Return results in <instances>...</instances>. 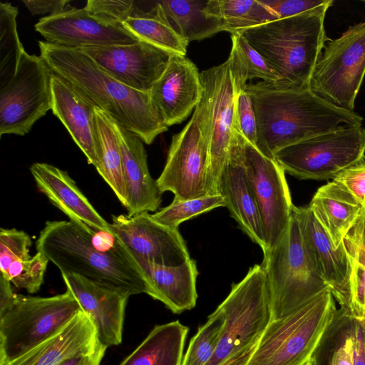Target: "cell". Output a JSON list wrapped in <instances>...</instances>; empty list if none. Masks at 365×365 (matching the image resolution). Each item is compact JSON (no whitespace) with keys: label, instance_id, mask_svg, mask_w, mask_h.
Here are the masks:
<instances>
[{"label":"cell","instance_id":"22","mask_svg":"<svg viewBox=\"0 0 365 365\" xmlns=\"http://www.w3.org/2000/svg\"><path fill=\"white\" fill-rule=\"evenodd\" d=\"M111 120L122 156L127 215L154 212L161 204L162 192L150 174L144 142L134 133Z\"/></svg>","mask_w":365,"mask_h":365},{"label":"cell","instance_id":"36","mask_svg":"<svg viewBox=\"0 0 365 365\" xmlns=\"http://www.w3.org/2000/svg\"><path fill=\"white\" fill-rule=\"evenodd\" d=\"M231 37L232 46L227 61L236 91L243 88L248 80L255 78L279 83L273 68L239 32Z\"/></svg>","mask_w":365,"mask_h":365},{"label":"cell","instance_id":"25","mask_svg":"<svg viewBox=\"0 0 365 365\" xmlns=\"http://www.w3.org/2000/svg\"><path fill=\"white\" fill-rule=\"evenodd\" d=\"M51 110L65 126L89 164L96 166L98 145L94 123L96 106L67 81L53 73Z\"/></svg>","mask_w":365,"mask_h":365},{"label":"cell","instance_id":"10","mask_svg":"<svg viewBox=\"0 0 365 365\" xmlns=\"http://www.w3.org/2000/svg\"><path fill=\"white\" fill-rule=\"evenodd\" d=\"M365 129L347 126L319 134L278 150L274 160L299 179H334L365 160Z\"/></svg>","mask_w":365,"mask_h":365},{"label":"cell","instance_id":"39","mask_svg":"<svg viewBox=\"0 0 365 365\" xmlns=\"http://www.w3.org/2000/svg\"><path fill=\"white\" fill-rule=\"evenodd\" d=\"M220 207H225V203L219 194L185 200L173 199L168 206L152 215L161 224L178 228L182 222Z\"/></svg>","mask_w":365,"mask_h":365},{"label":"cell","instance_id":"28","mask_svg":"<svg viewBox=\"0 0 365 365\" xmlns=\"http://www.w3.org/2000/svg\"><path fill=\"white\" fill-rule=\"evenodd\" d=\"M312 356L316 365H365V319L337 309Z\"/></svg>","mask_w":365,"mask_h":365},{"label":"cell","instance_id":"27","mask_svg":"<svg viewBox=\"0 0 365 365\" xmlns=\"http://www.w3.org/2000/svg\"><path fill=\"white\" fill-rule=\"evenodd\" d=\"M30 236L15 228L0 230L1 276L19 289L37 292L43 283L48 260L41 253L30 255Z\"/></svg>","mask_w":365,"mask_h":365},{"label":"cell","instance_id":"37","mask_svg":"<svg viewBox=\"0 0 365 365\" xmlns=\"http://www.w3.org/2000/svg\"><path fill=\"white\" fill-rule=\"evenodd\" d=\"M18 9L9 2L0 4V88L16 74L25 52L18 31Z\"/></svg>","mask_w":365,"mask_h":365},{"label":"cell","instance_id":"44","mask_svg":"<svg viewBox=\"0 0 365 365\" xmlns=\"http://www.w3.org/2000/svg\"><path fill=\"white\" fill-rule=\"evenodd\" d=\"M32 15H53L67 9L69 0H23Z\"/></svg>","mask_w":365,"mask_h":365},{"label":"cell","instance_id":"20","mask_svg":"<svg viewBox=\"0 0 365 365\" xmlns=\"http://www.w3.org/2000/svg\"><path fill=\"white\" fill-rule=\"evenodd\" d=\"M150 94L154 107L168 127L182 122L202 98L198 69L186 56L173 53Z\"/></svg>","mask_w":365,"mask_h":365},{"label":"cell","instance_id":"34","mask_svg":"<svg viewBox=\"0 0 365 365\" xmlns=\"http://www.w3.org/2000/svg\"><path fill=\"white\" fill-rule=\"evenodd\" d=\"M350 263L346 310L354 317L365 319V209L344 239Z\"/></svg>","mask_w":365,"mask_h":365},{"label":"cell","instance_id":"41","mask_svg":"<svg viewBox=\"0 0 365 365\" xmlns=\"http://www.w3.org/2000/svg\"><path fill=\"white\" fill-rule=\"evenodd\" d=\"M234 129L239 131L251 144L257 147V125L250 96L245 87L236 91Z\"/></svg>","mask_w":365,"mask_h":365},{"label":"cell","instance_id":"2","mask_svg":"<svg viewBox=\"0 0 365 365\" xmlns=\"http://www.w3.org/2000/svg\"><path fill=\"white\" fill-rule=\"evenodd\" d=\"M257 118V148L274 159L280 149L311 137L347 127L361 125L354 111L335 107L309 88L296 89L260 81L247 84Z\"/></svg>","mask_w":365,"mask_h":365},{"label":"cell","instance_id":"19","mask_svg":"<svg viewBox=\"0 0 365 365\" xmlns=\"http://www.w3.org/2000/svg\"><path fill=\"white\" fill-rule=\"evenodd\" d=\"M66 289L93 323L99 344L108 348L122 341L129 295L75 274H61Z\"/></svg>","mask_w":365,"mask_h":365},{"label":"cell","instance_id":"31","mask_svg":"<svg viewBox=\"0 0 365 365\" xmlns=\"http://www.w3.org/2000/svg\"><path fill=\"white\" fill-rule=\"evenodd\" d=\"M170 26L188 43L222 31V24L207 11L208 0L157 1Z\"/></svg>","mask_w":365,"mask_h":365},{"label":"cell","instance_id":"30","mask_svg":"<svg viewBox=\"0 0 365 365\" xmlns=\"http://www.w3.org/2000/svg\"><path fill=\"white\" fill-rule=\"evenodd\" d=\"M188 331L178 320L155 325L119 365H181Z\"/></svg>","mask_w":365,"mask_h":365},{"label":"cell","instance_id":"15","mask_svg":"<svg viewBox=\"0 0 365 365\" xmlns=\"http://www.w3.org/2000/svg\"><path fill=\"white\" fill-rule=\"evenodd\" d=\"M110 235L128 252L163 266H178L190 259L178 228L158 222L149 212L112 215Z\"/></svg>","mask_w":365,"mask_h":365},{"label":"cell","instance_id":"14","mask_svg":"<svg viewBox=\"0 0 365 365\" xmlns=\"http://www.w3.org/2000/svg\"><path fill=\"white\" fill-rule=\"evenodd\" d=\"M210 116V195L217 194L218 180L228 157L235 118L236 89L229 62L200 73Z\"/></svg>","mask_w":365,"mask_h":365},{"label":"cell","instance_id":"6","mask_svg":"<svg viewBox=\"0 0 365 365\" xmlns=\"http://www.w3.org/2000/svg\"><path fill=\"white\" fill-rule=\"evenodd\" d=\"M263 255L271 321L289 315L330 289L314 264L293 209L286 232Z\"/></svg>","mask_w":365,"mask_h":365},{"label":"cell","instance_id":"35","mask_svg":"<svg viewBox=\"0 0 365 365\" xmlns=\"http://www.w3.org/2000/svg\"><path fill=\"white\" fill-rule=\"evenodd\" d=\"M207 11L231 34L278 19L260 0H208Z\"/></svg>","mask_w":365,"mask_h":365},{"label":"cell","instance_id":"21","mask_svg":"<svg viewBox=\"0 0 365 365\" xmlns=\"http://www.w3.org/2000/svg\"><path fill=\"white\" fill-rule=\"evenodd\" d=\"M302 231L314 264L329 287L340 307L346 309L349 298L350 263L344 242L335 247L309 207L294 205Z\"/></svg>","mask_w":365,"mask_h":365},{"label":"cell","instance_id":"47","mask_svg":"<svg viewBox=\"0 0 365 365\" xmlns=\"http://www.w3.org/2000/svg\"><path fill=\"white\" fill-rule=\"evenodd\" d=\"M303 365H316V361L313 356H312Z\"/></svg>","mask_w":365,"mask_h":365},{"label":"cell","instance_id":"8","mask_svg":"<svg viewBox=\"0 0 365 365\" xmlns=\"http://www.w3.org/2000/svg\"><path fill=\"white\" fill-rule=\"evenodd\" d=\"M225 322L218 346L206 365H222L257 343L271 322L269 292L261 264L251 267L238 283L232 284L217 307Z\"/></svg>","mask_w":365,"mask_h":365},{"label":"cell","instance_id":"18","mask_svg":"<svg viewBox=\"0 0 365 365\" xmlns=\"http://www.w3.org/2000/svg\"><path fill=\"white\" fill-rule=\"evenodd\" d=\"M217 194L240 228L263 250L265 247L261 217L243 158V135L233 128L227 159L221 172Z\"/></svg>","mask_w":365,"mask_h":365},{"label":"cell","instance_id":"29","mask_svg":"<svg viewBox=\"0 0 365 365\" xmlns=\"http://www.w3.org/2000/svg\"><path fill=\"white\" fill-rule=\"evenodd\" d=\"M308 207L335 247L344 242L363 210L354 195L334 180L318 189Z\"/></svg>","mask_w":365,"mask_h":365},{"label":"cell","instance_id":"12","mask_svg":"<svg viewBox=\"0 0 365 365\" xmlns=\"http://www.w3.org/2000/svg\"><path fill=\"white\" fill-rule=\"evenodd\" d=\"M53 72L41 56L24 52L16 74L0 88V135L24 136L51 110Z\"/></svg>","mask_w":365,"mask_h":365},{"label":"cell","instance_id":"1","mask_svg":"<svg viewBox=\"0 0 365 365\" xmlns=\"http://www.w3.org/2000/svg\"><path fill=\"white\" fill-rule=\"evenodd\" d=\"M71 220L47 221L36 241L37 252L61 274H75L120 290L130 297L150 288L136 263L111 235Z\"/></svg>","mask_w":365,"mask_h":365},{"label":"cell","instance_id":"42","mask_svg":"<svg viewBox=\"0 0 365 365\" xmlns=\"http://www.w3.org/2000/svg\"><path fill=\"white\" fill-rule=\"evenodd\" d=\"M333 180L346 188L365 209V160L346 170Z\"/></svg>","mask_w":365,"mask_h":365},{"label":"cell","instance_id":"26","mask_svg":"<svg viewBox=\"0 0 365 365\" xmlns=\"http://www.w3.org/2000/svg\"><path fill=\"white\" fill-rule=\"evenodd\" d=\"M100 345L93 323L81 311L58 332L6 365H58L93 354Z\"/></svg>","mask_w":365,"mask_h":365},{"label":"cell","instance_id":"16","mask_svg":"<svg viewBox=\"0 0 365 365\" xmlns=\"http://www.w3.org/2000/svg\"><path fill=\"white\" fill-rule=\"evenodd\" d=\"M80 49L116 80L145 93L163 74L173 53L142 40Z\"/></svg>","mask_w":365,"mask_h":365},{"label":"cell","instance_id":"3","mask_svg":"<svg viewBox=\"0 0 365 365\" xmlns=\"http://www.w3.org/2000/svg\"><path fill=\"white\" fill-rule=\"evenodd\" d=\"M38 43L40 56L53 73L144 143L151 144L168 130L150 93L135 90L116 80L81 49L43 41Z\"/></svg>","mask_w":365,"mask_h":365},{"label":"cell","instance_id":"11","mask_svg":"<svg viewBox=\"0 0 365 365\" xmlns=\"http://www.w3.org/2000/svg\"><path fill=\"white\" fill-rule=\"evenodd\" d=\"M365 75V21L329 41L314 69L309 89L328 103L354 111Z\"/></svg>","mask_w":365,"mask_h":365},{"label":"cell","instance_id":"5","mask_svg":"<svg viewBox=\"0 0 365 365\" xmlns=\"http://www.w3.org/2000/svg\"><path fill=\"white\" fill-rule=\"evenodd\" d=\"M81 311L67 290L41 297L18 294L0 276V365L25 354L61 330Z\"/></svg>","mask_w":365,"mask_h":365},{"label":"cell","instance_id":"13","mask_svg":"<svg viewBox=\"0 0 365 365\" xmlns=\"http://www.w3.org/2000/svg\"><path fill=\"white\" fill-rule=\"evenodd\" d=\"M243 158L261 217L264 252L275 246L286 232L294 205L284 170L244 136Z\"/></svg>","mask_w":365,"mask_h":365},{"label":"cell","instance_id":"23","mask_svg":"<svg viewBox=\"0 0 365 365\" xmlns=\"http://www.w3.org/2000/svg\"><path fill=\"white\" fill-rule=\"evenodd\" d=\"M30 173L38 190L69 220L110 234V222L98 213L66 171L46 163H35Z\"/></svg>","mask_w":365,"mask_h":365},{"label":"cell","instance_id":"43","mask_svg":"<svg viewBox=\"0 0 365 365\" xmlns=\"http://www.w3.org/2000/svg\"><path fill=\"white\" fill-rule=\"evenodd\" d=\"M278 17L284 19L298 15L324 4L327 0H260Z\"/></svg>","mask_w":365,"mask_h":365},{"label":"cell","instance_id":"32","mask_svg":"<svg viewBox=\"0 0 365 365\" xmlns=\"http://www.w3.org/2000/svg\"><path fill=\"white\" fill-rule=\"evenodd\" d=\"M94 123L98 155V161L95 168L121 205L127 208L121 152L111 118L96 107Z\"/></svg>","mask_w":365,"mask_h":365},{"label":"cell","instance_id":"17","mask_svg":"<svg viewBox=\"0 0 365 365\" xmlns=\"http://www.w3.org/2000/svg\"><path fill=\"white\" fill-rule=\"evenodd\" d=\"M34 29L50 43L78 49L127 45L140 40L123 26L98 19L85 7H69L42 17Z\"/></svg>","mask_w":365,"mask_h":365},{"label":"cell","instance_id":"24","mask_svg":"<svg viewBox=\"0 0 365 365\" xmlns=\"http://www.w3.org/2000/svg\"><path fill=\"white\" fill-rule=\"evenodd\" d=\"M118 245L141 269L150 288L152 298L163 303L175 314L195 307L197 299L196 281L198 275L195 260L190 258L178 266L160 265L132 255Z\"/></svg>","mask_w":365,"mask_h":365},{"label":"cell","instance_id":"38","mask_svg":"<svg viewBox=\"0 0 365 365\" xmlns=\"http://www.w3.org/2000/svg\"><path fill=\"white\" fill-rule=\"evenodd\" d=\"M225 319L217 308L190 339L181 365H206L220 342Z\"/></svg>","mask_w":365,"mask_h":365},{"label":"cell","instance_id":"7","mask_svg":"<svg viewBox=\"0 0 365 365\" xmlns=\"http://www.w3.org/2000/svg\"><path fill=\"white\" fill-rule=\"evenodd\" d=\"M337 310L330 289L281 319L272 320L246 365H303L314 354Z\"/></svg>","mask_w":365,"mask_h":365},{"label":"cell","instance_id":"46","mask_svg":"<svg viewBox=\"0 0 365 365\" xmlns=\"http://www.w3.org/2000/svg\"><path fill=\"white\" fill-rule=\"evenodd\" d=\"M256 344H257L248 347L247 349L240 352L235 356L231 358L222 365H246L250 357L251 356L252 351L255 348Z\"/></svg>","mask_w":365,"mask_h":365},{"label":"cell","instance_id":"45","mask_svg":"<svg viewBox=\"0 0 365 365\" xmlns=\"http://www.w3.org/2000/svg\"><path fill=\"white\" fill-rule=\"evenodd\" d=\"M106 349V347L100 345L98 349L93 354L73 357L58 365H100Z\"/></svg>","mask_w":365,"mask_h":365},{"label":"cell","instance_id":"33","mask_svg":"<svg viewBox=\"0 0 365 365\" xmlns=\"http://www.w3.org/2000/svg\"><path fill=\"white\" fill-rule=\"evenodd\" d=\"M123 26L138 39L186 56L188 43L170 26L157 1L148 11L134 9Z\"/></svg>","mask_w":365,"mask_h":365},{"label":"cell","instance_id":"4","mask_svg":"<svg viewBox=\"0 0 365 365\" xmlns=\"http://www.w3.org/2000/svg\"><path fill=\"white\" fill-rule=\"evenodd\" d=\"M333 1L296 16L278 19L239 32L269 64L278 85L309 88L314 69L327 39L324 19Z\"/></svg>","mask_w":365,"mask_h":365},{"label":"cell","instance_id":"40","mask_svg":"<svg viewBox=\"0 0 365 365\" xmlns=\"http://www.w3.org/2000/svg\"><path fill=\"white\" fill-rule=\"evenodd\" d=\"M85 9L108 24L123 26L133 14L135 5L132 0H88Z\"/></svg>","mask_w":365,"mask_h":365},{"label":"cell","instance_id":"9","mask_svg":"<svg viewBox=\"0 0 365 365\" xmlns=\"http://www.w3.org/2000/svg\"><path fill=\"white\" fill-rule=\"evenodd\" d=\"M210 116L206 96L183 129L174 135L165 167L156 180L160 192H172L174 200H185L210 195Z\"/></svg>","mask_w":365,"mask_h":365}]
</instances>
